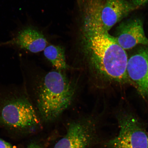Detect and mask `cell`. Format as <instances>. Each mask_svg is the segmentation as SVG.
I'll list each match as a JSON object with an SVG mask.
<instances>
[{
    "label": "cell",
    "mask_w": 148,
    "mask_h": 148,
    "mask_svg": "<svg viewBox=\"0 0 148 148\" xmlns=\"http://www.w3.org/2000/svg\"><path fill=\"white\" fill-rule=\"evenodd\" d=\"M75 90L71 83L60 71L45 75L38 87L36 105L42 119L54 121L71 103Z\"/></svg>",
    "instance_id": "cell-1"
},
{
    "label": "cell",
    "mask_w": 148,
    "mask_h": 148,
    "mask_svg": "<svg viewBox=\"0 0 148 148\" xmlns=\"http://www.w3.org/2000/svg\"><path fill=\"white\" fill-rule=\"evenodd\" d=\"M90 40L92 64L98 71L116 81L128 78L127 53L114 37L108 33L95 32Z\"/></svg>",
    "instance_id": "cell-2"
},
{
    "label": "cell",
    "mask_w": 148,
    "mask_h": 148,
    "mask_svg": "<svg viewBox=\"0 0 148 148\" xmlns=\"http://www.w3.org/2000/svg\"><path fill=\"white\" fill-rule=\"evenodd\" d=\"M118 121L119 132L105 142L104 148H148V134L134 116L123 114Z\"/></svg>",
    "instance_id": "cell-3"
},
{
    "label": "cell",
    "mask_w": 148,
    "mask_h": 148,
    "mask_svg": "<svg viewBox=\"0 0 148 148\" xmlns=\"http://www.w3.org/2000/svg\"><path fill=\"white\" fill-rule=\"evenodd\" d=\"M66 129V134L53 148H91L97 140V125L91 119L72 122Z\"/></svg>",
    "instance_id": "cell-4"
},
{
    "label": "cell",
    "mask_w": 148,
    "mask_h": 148,
    "mask_svg": "<svg viewBox=\"0 0 148 148\" xmlns=\"http://www.w3.org/2000/svg\"><path fill=\"white\" fill-rule=\"evenodd\" d=\"M47 44L43 33L30 24L20 27L10 40L0 44L33 53L43 51Z\"/></svg>",
    "instance_id": "cell-5"
},
{
    "label": "cell",
    "mask_w": 148,
    "mask_h": 148,
    "mask_svg": "<svg viewBox=\"0 0 148 148\" xmlns=\"http://www.w3.org/2000/svg\"><path fill=\"white\" fill-rule=\"evenodd\" d=\"M134 8V7L125 0H106L97 14V27L94 31L108 33Z\"/></svg>",
    "instance_id": "cell-6"
},
{
    "label": "cell",
    "mask_w": 148,
    "mask_h": 148,
    "mask_svg": "<svg viewBox=\"0 0 148 148\" xmlns=\"http://www.w3.org/2000/svg\"><path fill=\"white\" fill-rule=\"evenodd\" d=\"M127 72L128 79L140 94L148 97V47L140 49L128 59Z\"/></svg>",
    "instance_id": "cell-7"
},
{
    "label": "cell",
    "mask_w": 148,
    "mask_h": 148,
    "mask_svg": "<svg viewBox=\"0 0 148 148\" xmlns=\"http://www.w3.org/2000/svg\"><path fill=\"white\" fill-rule=\"evenodd\" d=\"M114 38L125 50L132 49L138 44L148 45L143 23L138 18L129 19L120 24Z\"/></svg>",
    "instance_id": "cell-8"
},
{
    "label": "cell",
    "mask_w": 148,
    "mask_h": 148,
    "mask_svg": "<svg viewBox=\"0 0 148 148\" xmlns=\"http://www.w3.org/2000/svg\"><path fill=\"white\" fill-rule=\"evenodd\" d=\"M44 53L57 70L65 69L67 67L64 50L62 47L53 45L48 46L44 49Z\"/></svg>",
    "instance_id": "cell-9"
},
{
    "label": "cell",
    "mask_w": 148,
    "mask_h": 148,
    "mask_svg": "<svg viewBox=\"0 0 148 148\" xmlns=\"http://www.w3.org/2000/svg\"><path fill=\"white\" fill-rule=\"evenodd\" d=\"M136 7L141 6L148 2V0H132Z\"/></svg>",
    "instance_id": "cell-10"
},
{
    "label": "cell",
    "mask_w": 148,
    "mask_h": 148,
    "mask_svg": "<svg viewBox=\"0 0 148 148\" xmlns=\"http://www.w3.org/2000/svg\"><path fill=\"white\" fill-rule=\"evenodd\" d=\"M0 148H13L10 143L0 138Z\"/></svg>",
    "instance_id": "cell-11"
},
{
    "label": "cell",
    "mask_w": 148,
    "mask_h": 148,
    "mask_svg": "<svg viewBox=\"0 0 148 148\" xmlns=\"http://www.w3.org/2000/svg\"><path fill=\"white\" fill-rule=\"evenodd\" d=\"M27 148H42L40 144L36 142H33L29 144Z\"/></svg>",
    "instance_id": "cell-12"
},
{
    "label": "cell",
    "mask_w": 148,
    "mask_h": 148,
    "mask_svg": "<svg viewBox=\"0 0 148 148\" xmlns=\"http://www.w3.org/2000/svg\"></svg>",
    "instance_id": "cell-13"
}]
</instances>
